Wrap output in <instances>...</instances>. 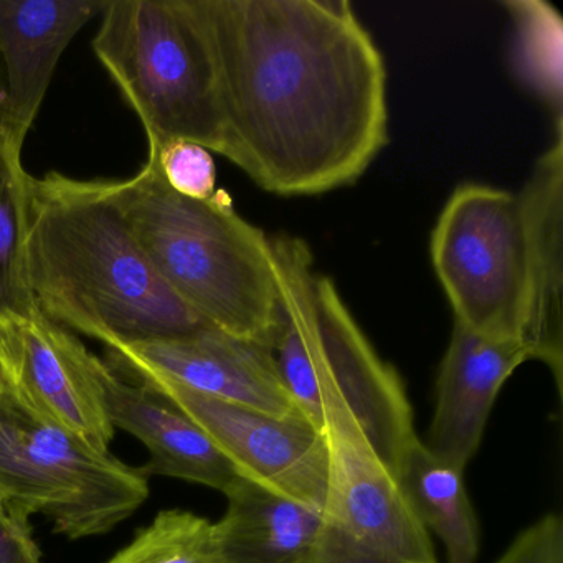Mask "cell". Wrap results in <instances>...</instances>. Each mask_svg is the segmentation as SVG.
Returning <instances> with one entry per match:
<instances>
[{
	"mask_svg": "<svg viewBox=\"0 0 563 563\" xmlns=\"http://www.w3.org/2000/svg\"><path fill=\"white\" fill-rule=\"evenodd\" d=\"M4 103H5L4 70H2V60H0V117H2V111H4Z\"/></svg>",
	"mask_w": 563,
	"mask_h": 563,
	"instance_id": "603a6c76",
	"label": "cell"
},
{
	"mask_svg": "<svg viewBox=\"0 0 563 563\" xmlns=\"http://www.w3.org/2000/svg\"><path fill=\"white\" fill-rule=\"evenodd\" d=\"M25 262L38 311L110 349L212 328L161 278L111 180L32 177Z\"/></svg>",
	"mask_w": 563,
	"mask_h": 563,
	"instance_id": "7a4b0ae2",
	"label": "cell"
},
{
	"mask_svg": "<svg viewBox=\"0 0 563 563\" xmlns=\"http://www.w3.org/2000/svg\"><path fill=\"white\" fill-rule=\"evenodd\" d=\"M516 25V68L520 78L562 120V19L547 2H504Z\"/></svg>",
	"mask_w": 563,
	"mask_h": 563,
	"instance_id": "d6986e66",
	"label": "cell"
},
{
	"mask_svg": "<svg viewBox=\"0 0 563 563\" xmlns=\"http://www.w3.org/2000/svg\"><path fill=\"white\" fill-rule=\"evenodd\" d=\"M98 362L74 332L38 309L0 325V387L29 410L108 453L117 428L108 417Z\"/></svg>",
	"mask_w": 563,
	"mask_h": 563,
	"instance_id": "30bf717a",
	"label": "cell"
},
{
	"mask_svg": "<svg viewBox=\"0 0 563 563\" xmlns=\"http://www.w3.org/2000/svg\"><path fill=\"white\" fill-rule=\"evenodd\" d=\"M97 0H0V60L5 103L0 134L9 153L21 159L57 70L75 35L101 15Z\"/></svg>",
	"mask_w": 563,
	"mask_h": 563,
	"instance_id": "7c38bea8",
	"label": "cell"
},
{
	"mask_svg": "<svg viewBox=\"0 0 563 563\" xmlns=\"http://www.w3.org/2000/svg\"><path fill=\"white\" fill-rule=\"evenodd\" d=\"M328 448V493L309 563H438L397 474L375 450L347 401L319 387Z\"/></svg>",
	"mask_w": 563,
	"mask_h": 563,
	"instance_id": "52a82bcc",
	"label": "cell"
},
{
	"mask_svg": "<svg viewBox=\"0 0 563 563\" xmlns=\"http://www.w3.org/2000/svg\"><path fill=\"white\" fill-rule=\"evenodd\" d=\"M108 417L114 428L136 437L150 450L144 476H167L227 494L243 479L209 434L166 395L141 380H128L98 362Z\"/></svg>",
	"mask_w": 563,
	"mask_h": 563,
	"instance_id": "9a60e30c",
	"label": "cell"
},
{
	"mask_svg": "<svg viewBox=\"0 0 563 563\" xmlns=\"http://www.w3.org/2000/svg\"><path fill=\"white\" fill-rule=\"evenodd\" d=\"M529 361L520 342L494 341L454 322L437 378V401L424 446L466 471L507 378Z\"/></svg>",
	"mask_w": 563,
	"mask_h": 563,
	"instance_id": "5bb4252c",
	"label": "cell"
},
{
	"mask_svg": "<svg viewBox=\"0 0 563 563\" xmlns=\"http://www.w3.org/2000/svg\"><path fill=\"white\" fill-rule=\"evenodd\" d=\"M32 177L0 134V325L37 311L29 288V187Z\"/></svg>",
	"mask_w": 563,
	"mask_h": 563,
	"instance_id": "ac0fdd59",
	"label": "cell"
},
{
	"mask_svg": "<svg viewBox=\"0 0 563 563\" xmlns=\"http://www.w3.org/2000/svg\"><path fill=\"white\" fill-rule=\"evenodd\" d=\"M100 18L95 54L150 147L187 141L225 156L216 67L190 0H117Z\"/></svg>",
	"mask_w": 563,
	"mask_h": 563,
	"instance_id": "5b68a950",
	"label": "cell"
},
{
	"mask_svg": "<svg viewBox=\"0 0 563 563\" xmlns=\"http://www.w3.org/2000/svg\"><path fill=\"white\" fill-rule=\"evenodd\" d=\"M225 156L276 196L354 184L388 143L384 57L345 0H190Z\"/></svg>",
	"mask_w": 563,
	"mask_h": 563,
	"instance_id": "6da1fadb",
	"label": "cell"
},
{
	"mask_svg": "<svg viewBox=\"0 0 563 563\" xmlns=\"http://www.w3.org/2000/svg\"><path fill=\"white\" fill-rule=\"evenodd\" d=\"M111 187L170 291L212 328L272 349L279 314L272 239L223 190L209 200L174 192L151 154L137 176Z\"/></svg>",
	"mask_w": 563,
	"mask_h": 563,
	"instance_id": "3957f363",
	"label": "cell"
},
{
	"mask_svg": "<svg viewBox=\"0 0 563 563\" xmlns=\"http://www.w3.org/2000/svg\"><path fill=\"white\" fill-rule=\"evenodd\" d=\"M272 249L279 295L272 352L299 415L321 431L318 388L331 387L398 477L405 454L418 440L404 382L378 357L334 283L314 272L306 242L275 236Z\"/></svg>",
	"mask_w": 563,
	"mask_h": 563,
	"instance_id": "277c9868",
	"label": "cell"
},
{
	"mask_svg": "<svg viewBox=\"0 0 563 563\" xmlns=\"http://www.w3.org/2000/svg\"><path fill=\"white\" fill-rule=\"evenodd\" d=\"M398 481L421 526L443 543L446 563H476L479 523L464 471L434 456L418 438L401 461Z\"/></svg>",
	"mask_w": 563,
	"mask_h": 563,
	"instance_id": "e0dca14e",
	"label": "cell"
},
{
	"mask_svg": "<svg viewBox=\"0 0 563 563\" xmlns=\"http://www.w3.org/2000/svg\"><path fill=\"white\" fill-rule=\"evenodd\" d=\"M526 229L527 318L522 345L563 388V126L519 194Z\"/></svg>",
	"mask_w": 563,
	"mask_h": 563,
	"instance_id": "4fadbf2b",
	"label": "cell"
},
{
	"mask_svg": "<svg viewBox=\"0 0 563 563\" xmlns=\"http://www.w3.org/2000/svg\"><path fill=\"white\" fill-rule=\"evenodd\" d=\"M150 477L19 404L0 387V503L71 540L103 536L150 497Z\"/></svg>",
	"mask_w": 563,
	"mask_h": 563,
	"instance_id": "8992f818",
	"label": "cell"
},
{
	"mask_svg": "<svg viewBox=\"0 0 563 563\" xmlns=\"http://www.w3.org/2000/svg\"><path fill=\"white\" fill-rule=\"evenodd\" d=\"M431 260L456 324L522 344L527 256L519 194L457 187L434 227Z\"/></svg>",
	"mask_w": 563,
	"mask_h": 563,
	"instance_id": "ba28073f",
	"label": "cell"
},
{
	"mask_svg": "<svg viewBox=\"0 0 563 563\" xmlns=\"http://www.w3.org/2000/svg\"><path fill=\"white\" fill-rule=\"evenodd\" d=\"M167 186L180 196L209 200L217 194V170L212 154L199 144L170 141L161 147H150Z\"/></svg>",
	"mask_w": 563,
	"mask_h": 563,
	"instance_id": "44dd1931",
	"label": "cell"
},
{
	"mask_svg": "<svg viewBox=\"0 0 563 563\" xmlns=\"http://www.w3.org/2000/svg\"><path fill=\"white\" fill-rule=\"evenodd\" d=\"M114 371L167 378L197 394L282 418H302L286 390L272 349L216 328L110 349ZM305 420V418H302Z\"/></svg>",
	"mask_w": 563,
	"mask_h": 563,
	"instance_id": "8fae6325",
	"label": "cell"
},
{
	"mask_svg": "<svg viewBox=\"0 0 563 563\" xmlns=\"http://www.w3.org/2000/svg\"><path fill=\"white\" fill-rule=\"evenodd\" d=\"M186 411L240 476L321 512L328 493V448L302 418H282L197 394L163 377H131Z\"/></svg>",
	"mask_w": 563,
	"mask_h": 563,
	"instance_id": "9c48e42d",
	"label": "cell"
},
{
	"mask_svg": "<svg viewBox=\"0 0 563 563\" xmlns=\"http://www.w3.org/2000/svg\"><path fill=\"white\" fill-rule=\"evenodd\" d=\"M108 563H223L217 522L190 510H163Z\"/></svg>",
	"mask_w": 563,
	"mask_h": 563,
	"instance_id": "ffe728a7",
	"label": "cell"
},
{
	"mask_svg": "<svg viewBox=\"0 0 563 563\" xmlns=\"http://www.w3.org/2000/svg\"><path fill=\"white\" fill-rule=\"evenodd\" d=\"M217 520L223 563H309L321 527V512L240 479Z\"/></svg>",
	"mask_w": 563,
	"mask_h": 563,
	"instance_id": "2e32d148",
	"label": "cell"
},
{
	"mask_svg": "<svg viewBox=\"0 0 563 563\" xmlns=\"http://www.w3.org/2000/svg\"><path fill=\"white\" fill-rule=\"evenodd\" d=\"M0 563H44L31 517L0 503Z\"/></svg>",
	"mask_w": 563,
	"mask_h": 563,
	"instance_id": "7402d4cb",
	"label": "cell"
}]
</instances>
